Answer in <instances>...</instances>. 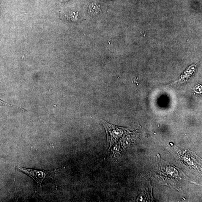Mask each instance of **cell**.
I'll list each match as a JSON object with an SVG mask.
<instances>
[{"label":"cell","instance_id":"cell-1","mask_svg":"<svg viewBox=\"0 0 202 202\" xmlns=\"http://www.w3.org/2000/svg\"><path fill=\"white\" fill-rule=\"evenodd\" d=\"M17 167L20 171L34 179L38 185L40 186H41L42 183L45 179L50 177L49 174L50 171L47 170L24 168L18 166Z\"/></svg>","mask_w":202,"mask_h":202},{"label":"cell","instance_id":"cell-3","mask_svg":"<svg viewBox=\"0 0 202 202\" xmlns=\"http://www.w3.org/2000/svg\"><path fill=\"white\" fill-rule=\"evenodd\" d=\"M3 105H7V106H10L15 107L18 108V109H20L22 110H23V111H25V110L23 109L22 108H18V107L15 106H14V105H10V104L7 103L6 102H4L3 101L1 100H0V106H3Z\"/></svg>","mask_w":202,"mask_h":202},{"label":"cell","instance_id":"cell-2","mask_svg":"<svg viewBox=\"0 0 202 202\" xmlns=\"http://www.w3.org/2000/svg\"><path fill=\"white\" fill-rule=\"evenodd\" d=\"M100 11V9L97 4H92L89 6V12L91 15H97Z\"/></svg>","mask_w":202,"mask_h":202}]
</instances>
